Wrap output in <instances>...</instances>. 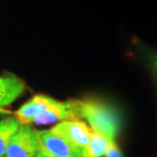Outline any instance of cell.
Returning <instances> with one entry per match:
<instances>
[{"mask_svg":"<svg viewBox=\"0 0 157 157\" xmlns=\"http://www.w3.org/2000/svg\"><path fill=\"white\" fill-rule=\"evenodd\" d=\"M113 142V140L109 139L108 137L103 136L99 133H91L89 144L87 148L83 152V157H102L105 155L109 144Z\"/></svg>","mask_w":157,"mask_h":157,"instance_id":"8","label":"cell"},{"mask_svg":"<svg viewBox=\"0 0 157 157\" xmlns=\"http://www.w3.org/2000/svg\"><path fill=\"white\" fill-rule=\"evenodd\" d=\"M39 150L36 130L29 125H21L12 136L4 157H36Z\"/></svg>","mask_w":157,"mask_h":157,"instance_id":"3","label":"cell"},{"mask_svg":"<svg viewBox=\"0 0 157 157\" xmlns=\"http://www.w3.org/2000/svg\"><path fill=\"white\" fill-rule=\"evenodd\" d=\"M51 129L57 134L64 137L82 152L87 148L92 133L90 127L81 120H66L57 123Z\"/></svg>","mask_w":157,"mask_h":157,"instance_id":"5","label":"cell"},{"mask_svg":"<svg viewBox=\"0 0 157 157\" xmlns=\"http://www.w3.org/2000/svg\"><path fill=\"white\" fill-rule=\"evenodd\" d=\"M21 125H50L66 120H76L67 101L63 102L49 95L36 94L14 113Z\"/></svg>","mask_w":157,"mask_h":157,"instance_id":"2","label":"cell"},{"mask_svg":"<svg viewBox=\"0 0 157 157\" xmlns=\"http://www.w3.org/2000/svg\"><path fill=\"white\" fill-rule=\"evenodd\" d=\"M11 112L7 109H2L0 108V116H10Z\"/></svg>","mask_w":157,"mask_h":157,"instance_id":"12","label":"cell"},{"mask_svg":"<svg viewBox=\"0 0 157 157\" xmlns=\"http://www.w3.org/2000/svg\"><path fill=\"white\" fill-rule=\"evenodd\" d=\"M21 124L16 118L11 116H4L0 120V157H4L7 146L12 136L15 134Z\"/></svg>","mask_w":157,"mask_h":157,"instance_id":"7","label":"cell"},{"mask_svg":"<svg viewBox=\"0 0 157 157\" xmlns=\"http://www.w3.org/2000/svg\"><path fill=\"white\" fill-rule=\"evenodd\" d=\"M25 90V83L21 78L12 74L0 75V108L11 105Z\"/></svg>","mask_w":157,"mask_h":157,"instance_id":"6","label":"cell"},{"mask_svg":"<svg viewBox=\"0 0 157 157\" xmlns=\"http://www.w3.org/2000/svg\"><path fill=\"white\" fill-rule=\"evenodd\" d=\"M105 156V157H124L121 149H120V147L117 145L116 141H113L109 144Z\"/></svg>","mask_w":157,"mask_h":157,"instance_id":"9","label":"cell"},{"mask_svg":"<svg viewBox=\"0 0 157 157\" xmlns=\"http://www.w3.org/2000/svg\"><path fill=\"white\" fill-rule=\"evenodd\" d=\"M148 62L150 69L152 70L153 74L157 79V52L148 53Z\"/></svg>","mask_w":157,"mask_h":157,"instance_id":"10","label":"cell"},{"mask_svg":"<svg viewBox=\"0 0 157 157\" xmlns=\"http://www.w3.org/2000/svg\"><path fill=\"white\" fill-rule=\"evenodd\" d=\"M40 150L56 157H83V152L52 129L36 131Z\"/></svg>","mask_w":157,"mask_h":157,"instance_id":"4","label":"cell"},{"mask_svg":"<svg viewBox=\"0 0 157 157\" xmlns=\"http://www.w3.org/2000/svg\"><path fill=\"white\" fill-rule=\"evenodd\" d=\"M67 103L76 120H85L93 132L115 141L121 118L113 105L98 99H70Z\"/></svg>","mask_w":157,"mask_h":157,"instance_id":"1","label":"cell"},{"mask_svg":"<svg viewBox=\"0 0 157 157\" xmlns=\"http://www.w3.org/2000/svg\"><path fill=\"white\" fill-rule=\"evenodd\" d=\"M36 157H56V156H53L51 154H48V153L42 151V150H39V152L36 153Z\"/></svg>","mask_w":157,"mask_h":157,"instance_id":"11","label":"cell"}]
</instances>
